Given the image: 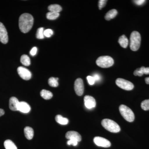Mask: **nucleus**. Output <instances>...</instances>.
Segmentation results:
<instances>
[{
  "mask_svg": "<svg viewBox=\"0 0 149 149\" xmlns=\"http://www.w3.org/2000/svg\"><path fill=\"white\" fill-rule=\"evenodd\" d=\"M34 23V18L31 14L24 13L22 14L19 19V27L22 32L27 33L32 29Z\"/></svg>",
  "mask_w": 149,
  "mask_h": 149,
  "instance_id": "nucleus-1",
  "label": "nucleus"
},
{
  "mask_svg": "<svg viewBox=\"0 0 149 149\" xmlns=\"http://www.w3.org/2000/svg\"><path fill=\"white\" fill-rule=\"evenodd\" d=\"M102 125L105 129L112 133H118L120 130L119 125L111 119L107 118L103 119L102 121Z\"/></svg>",
  "mask_w": 149,
  "mask_h": 149,
  "instance_id": "nucleus-2",
  "label": "nucleus"
},
{
  "mask_svg": "<svg viewBox=\"0 0 149 149\" xmlns=\"http://www.w3.org/2000/svg\"><path fill=\"white\" fill-rule=\"evenodd\" d=\"M141 42V36L137 31H133L130 35V47L131 50L136 51L140 48Z\"/></svg>",
  "mask_w": 149,
  "mask_h": 149,
  "instance_id": "nucleus-3",
  "label": "nucleus"
},
{
  "mask_svg": "<svg viewBox=\"0 0 149 149\" xmlns=\"http://www.w3.org/2000/svg\"><path fill=\"white\" fill-rule=\"evenodd\" d=\"M120 114L125 120L129 122H133L135 115L132 110L125 105H120L119 107Z\"/></svg>",
  "mask_w": 149,
  "mask_h": 149,
  "instance_id": "nucleus-4",
  "label": "nucleus"
},
{
  "mask_svg": "<svg viewBox=\"0 0 149 149\" xmlns=\"http://www.w3.org/2000/svg\"><path fill=\"white\" fill-rule=\"evenodd\" d=\"M96 64L102 68H108L112 66L114 60L109 56H102L100 57L96 61Z\"/></svg>",
  "mask_w": 149,
  "mask_h": 149,
  "instance_id": "nucleus-5",
  "label": "nucleus"
},
{
  "mask_svg": "<svg viewBox=\"0 0 149 149\" xmlns=\"http://www.w3.org/2000/svg\"><path fill=\"white\" fill-rule=\"evenodd\" d=\"M116 83L119 88L125 91H131L134 87L133 83L123 78H117L116 81Z\"/></svg>",
  "mask_w": 149,
  "mask_h": 149,
  "instance_id": "nucleus-6",
  "label": "nucleus"
},
{
  "mask_svg": "<svg viewBox=\"0 0 149 149\" xmlns=\"http://www.w3.org/2000/svg\"><path fill=\"white\" fill-rule=\"evenodd\" d=\"M19 75L22 79L28 80L31 79L32 77V73L31 72L22 66L19 67L17 69Z\"/></svg>",
  "mask_w": 149,
  "mask_h": 149,
  "instance_id": "nucleus-7",
  "label": "nucleus"
},
{
  "mask_svg": "<svg viewBox=\"0 0 149 149\" xmlns=\"http://www.w3.org/2000/svg\"><path fill=\"white\" fill-rule=\"evenodd\" d=\"M74 89L75 93L78 96H82L84 93V87L83 80L78 78L75 80L74 83Z\"/></svg>",
  "mask_w": 149,
  "mask_h": 149,
  "instance_id": "nucleus-8",
  "label": "nucleus"
},
{
  "mask_svg": "<svg viewBox=\"0 0 149 149\" xmlns=\"http://www.w3.org/2000/svg\"><path fill=\"white\" fill-rule=\"evenodd\" d=\"M94 142L98 146L109 148L111 143L108 140L101 137H95L94 139Z\"/></svg>",
  "mask_w": 149,
  "mask_h": 149,
  "instance_id": "nucleus-9",
  "label": "nucleus"
},
{
  "mask_svg": "<svg viewBox=\"0 0 149 149\" xmlns=\"http://www.w3.org/2000/svg\"><path fill=\"white\" fill-rule=\"evenodd\" d=\"M8 37L7 31L4 25L0 22V41L3 44H6L8 42Z\"/></svg>",
  "mask_w": 149,
  "mask_h": 149,
  "instance_id": "nucleus-10",
  "label": "nucleus"
},
{
  "mask_svg": "<svg viewBox=\"0 0 149 149\" xmlns=\"http://www.w3.org/2000/svg\"><path fill=\"white\" fill-rule=\"evenodd\" d=\"M84 103L85 106L88 109L95 108L96 107V102L95 100L93 97L91 96L86 95L84 97Z\"/></svg>",
  "mask_w": 149,
  "mask_h": 149,
  "instance_id": "nucleus-11",
  "label": "nucleus"
},
{
  "mask_svg": "<svg viewBox=\"0 0 149 149\" xmlns=\"http://www.w3.org/2000/svg\"><path fill=\"white\" fill-rule=\"evenodd\" d=\"M65 137L67 139L69 140L73 139L76 140L78 142H80L82 140V137L80 134L74 131H68L65 134Z\"/></svg>",
  "mask_w": 149,
  "mask_h": 149,
  "instance_id": "nucleus-12",
  "label": "nucleus"
},
{
  "mask_svg": "<svg viewBox=\"0 0 149 149\" xmlns=\"http://www.w3.org/2000/svg\"><path fill=\"white\" fill-rule=\"evenodd\" d=\"M31 107L29 104L24 102H19L18 106V111L23 113H27L30 111Z\"/></svg>",
  "mask_w": 149,
  "mask_h": 149,
  "instance_id": "nucleus-13",
  "label": "nucleus"
},
{
  "mask_svg": "<svg viewBox=\"0 0 149 149\" xmlns=\"http://www.w3.org/2000/svg\"><path fill=\"white\" fill-rule=\"evenodd\" d=\"M19 102L15 97H11L9 100V108L13 111H18V106Z\"/></svg>",
  "mask_w": 149,
  "mask_h": 149,
  "instance_id": "nucleus-14",
  "label": "nucleus"
},
{
  "mask_svg": "<svg viewBox=\"0 0 149 149\" xmlns=\"http://www.w3.org/2000/svg\"><path fill=\"white\" fill-rule=\"evenodd\" d=\"M24 134L28 140H31L34 136V130L31 127L27 126L24 128Z\"/></svg>",
  "mask_w": 149,
  "mask_h": 149,
  "instance_id": "nucleus-15",
  "label": "nucleus"
},
{
  "mask_svg": "<svg viewBox=\"0 0 149 149\" xmlns=\"http://www.w3.org/2000/svg\"><path fill=\"white\" fill-rule=\"evenodd\" d=\"M56 121L59 124L61 125H65L68 124L69 122V120L66 118L63 117L60 115H57L55 117Z\"/></svg>",
  "mask_w": 149,
  "mask_h": 149,
  "instance_id": "nucleus-16",
  "label": "nucleus"
},
{
  "mask_svg": "<svg viewBox=\"0 0 149 149\" xmlns=\"http://www.w3.org/2000/svg\"><path fill=\"white\" fill-rule=\"evenodd\" d=\"M118 43L120 46L123 48L127 47L128 45V40L125 35H123L119 37Z\"/></svg>",
  "mask_w": 149,
  "mask_h": 149,
  "instance_id": "nucleus-17",
  "label": "nucleus"
},
{
  "mask_svg": "<svg viewBox=\"0 0 149 149\" xmlns=\"http://www.w3.org/2000/svg\"><path fill=\"white\" fill-rule=\"evenodd\" d=\"M41 97L45 100H50L53 97V94L50 91L43 90L40 92Z\"/></svg>",
  "mask_w": 149,
  "mask_h": 149,
  "instance_id": "nucleus-18",
  "label": "nucleus"
},
{
  "mask_svg": "<svg viewBox=\"0 0 149 149\" xmlns=\"http://www.w3.org/2000/svg\"><path fill=\"white\" fill-rule=\"evenodd\" d=\"M118 13L116 9H112L109 10L106 15L105 19L107 20H110L114 18Z\"/></svg>",
  "mask_w": 149,
  "mask_h": 149,
  "instance_id": "nucleus-19",
  "label": "nucleus"
},
{
  "mask_svg": "<svg viewBox=\"0 0 149 149\" xmlns=\"http://www.w3.org/2000/svg\"><path fill=\"white\" fill-rule=\"evenodd\" d=\"M48 10L50 12L59 13L62 10L61 7L58 4L51 5L48 7Z\"/></svg>",
  "mask_w": 149,
  "mask_h": 149,
  "instance_id": "nucleus-20",
  "label": "nucleus"
},
{
  "mask_svg": "<svg viewBox=\"0 0 149 149\" xmlns=\"http://www.w3.org/2000/svg\"><path fill=\"white\" fill-rule=\"evenodd\" d=\"M4 146L6 149H17L15 144L11 140H6L4 143Z\"/></svg>",
  "mask_w": 149,
  "mask_h": 149,
  "instance_id": "nucleus-21",
  "label": "nucleus"
},
{
  "mask_svg": "<svg viewBox=\"0 0 149 149\" xmlns=\"http://www.w3.org/2000/svg\"><path fill=\"white\" fill-rule=\"evenodd\" d=\"M20 62L23 65L25 66H29L31 63L30 58L27 55L24 54L21 56Z\"/></svg>",
  "mask_w": 149,
  "mask_h": 149,
  "instance_id": "nucleus-22",
  "label": "nucleus"
},
{
  "mask_svg": "<svg viewBox=\"0 0 149 149\" xmlns=\"http://www.w3.org/2000/svg\"><path fill=\"white\" fill-rule=\"evenodd\" d=\"M58 78H55L54 77H51L48 80L49 85L52 87L56 88L58 85Z\"/></svg>",
  "mask_w": 149,
  "mask_h": 149,
  "instance_id": "nucleus-23",
  "label": "nucleus"
},
{
  "mask_svg": "<svg viewBox=\"0 0 149 149\" xmlns=\"http://www.w3.org/2000/svg\"><path fill=\"white\" fill-rule=\"evenodd\" d=\"M59 13H57L52 12H49L46 15V17L48 19L50 20H54L58 18L59 16Z\"/></svg>",
  "mask_w": 149,
  "mask_h": 149,
  "instance_id": "nucleus-24",
  "label": "nucleus"
},
{
  "mask_svg": "<svg viewBox=\"0 0 149 149\" xmlns=\"http://www.w3.org/2000/svg\"><path fill=\"white\" fill-rule=\"evenodd\" d=\"M44 29L43 27H40L37 30L36 37L38 39H43L45 37L44 36Z\"/></svg>",
  "mask_w": 149,
  "mask_h": 149,
  "instance_id": "nucleus-25",
  "label": "nucleus"
},
{
  "mask_svg": "<svg viewBox=\"0 0 149 149\" xmlns=\"http://www.w3.org/2000/svg\"><path fill=\"white\" fill-rule=\"evenodd\" d=\"M141 107L144 111L149 110V99L142 102L141 104Z\"/></svg>",
  "mask_w": 149,
  "mask_h": 149,
  "instance_id": "nucleus-26",
  "label": "nucleus"
},
{
  "mask_svg": "<svg viewBox=\"0 0 149 149\" xmlns=\"http://www.w3.org/2000/svg\"><path fill=\"white\" fill-rule=\"evenodd\" d=\"M53 31L51 29H47L44 31V34L45 37H50L51 36L53 35Z\"/></svg>",
  "mask_w": 149,
  "mask_h": 149,
  "instance_id": "nucleus-27",
  "label": "nucleus"
},
{
  "mask_svg": "<svg viewBox=\"0 0 149 149\" xmlns=\"http://www.w3.org/2000/svg\"><path fill=\"white\" fill-rule=\"evenodd\" d=\"M134 75L135 76H142L143 75V71H142V69L141 68H138L135 70V71L133 73Z\"/></svg>",
  "mask_w": 149,
  "mask_h": 149,
  "instance_id": "nucleus-28",
  "label": "nucleus"
},
{
  "mask_svg": "<svg viewBox=\"0 0 149 149\" xmlns=\"http://www.w3.org/2000/svg\"><path fill=\"white\" fill-rule=\"evenodd\" d=\"M87 79L89 84L90 85H93L95 84V79L94 77L92 76H87Z\"/></svg>",
  "mask_w": 149,
  "mask_h": 149,
  "instance_id": "nucleus-29",
  "label": "nucleus"
},
{
  "mask_svg": "<svg viewBox=\"0 0 149 149\" xmlns=\"http://www.w3.org/2000/svg\"><path fill=\"white\" fill-rule=\"evenodd\" d=\"M107 1L106 0H100L99 1V9H102L106 4Z\"/></svg>",
  "mask_w": 149,
  "mask_h": 149,
  "instance_id": "nucleus-30",
  "label": "nucleus"
},
{
  "mask_svg": "<svg viewBox=\"0 0 149 149\" xmlns=\"http://www.w3.org/2000/svg\"><path fill=\"white\" fill-rule=\"evenodd\" d=\"M77 144H78V142L76 140H73V139H70L67 142V144L69 146L72 145L74 146H77Z\"/></svg>",
  "mask_w": 149,
  "mask_h": 149,
  "instance_id": "nucleus-31",
  "label": "nucleus"
},
{
  "mask_svg": "<svg viewBox=\"0 0 149 149\" xmlns=\"http://www.w3.org/2000/svg\"><path fill=\"white\" fill-rule=\"evenodd\" d=\"M141 68L143 74H149V67L145 68V67L142 66Z\"/></svg>",
  "mask_w": 149,
  "mask_h": 149,
  "instance_id": "nucleus-32",
  "label": "nucleus"
},
{
  "mask_svg": "<svg viewBox=\"0 0 149 149\" xmlns=\"http://www.w3.org/2000/svg\"><path fill=\"white\" fill-rule=\"evenodd\" d=\"M37 48L36 47H34L30 51V55L32 56H35L37 54Z\"/></svg>",
  "mask_w": 149,
  "mask_h": 149,
  "instance_id": "nucleus-33",
  "label": "nucleus"
},
{
  "mask_svg": "<svg viewBox=\"0 0 149 149\" xmlns=\"http://www.w3.org/2000/svg\"><path fill=\"white\" fill-rule=\"evenodd\" d=\"M133 1L137 5L141 6L144 3L146 2V1L145 0H136V1Z\"/></svg>",
  "mask_w": 149,
  "mask_h": 149,
  "instance_id": "nucleus-34",
  "label": "nucleus"
},
{
  "mask_svg": "<svg viewBox=\"0 0 149 149\" xmlns=\"http://www.w3.org/2000/svg\"><path fill=\"white\" fill-rule=\"evenodd\" d=\"M93 77H94V79H95V82H99V81H100V80L101 77L100 76V75H99V74H95L93 75Z\"/></svg>",
  "mask_w": 149,
  "mask_h": 149,
  "instance_id": "nucleus-35",
  "label": "nucleus"
},
{
  "mask_svg": "<svg viewBox=\"0 0 149 149\" xmlns=\"http://www.w3.org/2000/svg\"><path fill=\"white\" fill-rule=\"evenodd\" d=\"M5 113L4 110L3 109H0V117L3 115Z\"/></svg>",
  "mask_w": 149,
  "mask_h": 149,
  "instance_id": "nucleus-36",
  "label": "nucleus"
},
{
  "mask_svg": "<svg viewBox=\"0 0 149 149\" xmlns=\"http://www.w3.org/2000/svg\"><path fill=\"white\" fill-rule=\"evenodd\" d=\"M145 81H146V83L147 84H149V77L146 78Z\"/></svg>",
  "mask_w": 149,
  "mask_h": 149,
  "instance_id": "nucleus-37",
  "label": "nucleus"
}]
</instances>
